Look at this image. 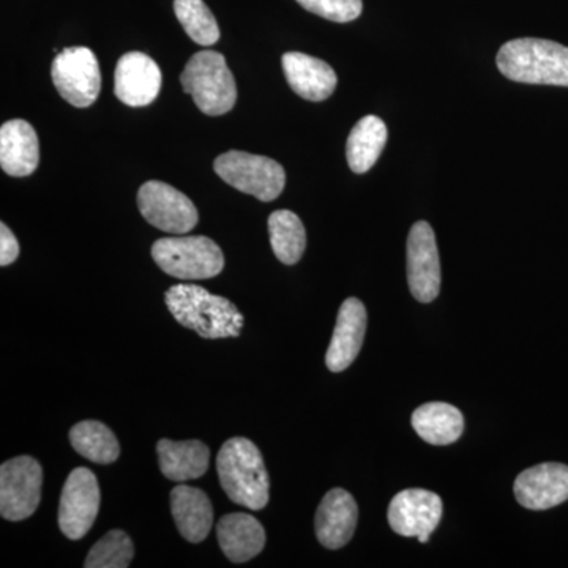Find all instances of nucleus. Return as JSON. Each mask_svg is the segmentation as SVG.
Returning a JSON list of instances; mask_svg holds the SVG:
<instances>
[{"label": "nucleus", "mask_w": 568, "mask_h": 568, "mask_svg": "<svg viewBox=\"0 0 568 568\" xmlns=\"http://www.w3.org/2000/svg\"><path fill=\"white\" fill-rule=\"evenodd\" d=\"M164 301L175 321L201 338H237L245 324L233 302L197 284H175L166 291Z\"/></svg>", "instance_id": "f257e3e1"}, {"label": "nucleus", "mask_w": 568, "mask_h": 568, "mask_svg": "<svg viewBox=\"0 0 568 568\" xmlns=\"http://www.w3.org/2000/svg\"><path fill=\"white\" fill-rule=\"evenodd\" d=\"M220 484L237 506L263 510L268 504V480L263 455L246 437H233L220 448L216 457Z\"/></svg>", "instance_id": "f03ea898"}, {"label": "nucleus", "mask_w": 568, "mask_h": 568, "mask_svg": "<svg viewBox=\"0 0 568 568\" xmlns=\"http://www.w3.org/2000/svg\"><path fill=\"white\" fill-rule=\"evenodd\" d=\"M496 63L497 69L508 80L568 88V48L556 41H507L497 52Z\"/></svg>", "instance_id": "7ed1b4c3"}, {"label": "nucleus", "mask_w": 568, "mask_h": 568, "mask_svg": "<svg viewBox=\"0 0 568 568\" xmlns=\"http://www.w3.org/2000/svg\"><path fill=\"white\" fill-rule=\"evenodd\" d=\"M183 91L207 115H223L237 102V85L226 59L216 51H200L186 62L181 74Z\"/></svg>", "instance_id": "20e7f679"}, {"label": "nucleus", "mask_w": 568, "mask_h": 568, "mask_svg": "<svg viewBox=\"0 0 568 568\" xmlns=\"http://www.w3.org/2000/svg\"><path fill=\"white\" fill-rule=\"evenodd\" d=\"M152 257L164 274L179 280H209L224 268L222 248L205 235L159 239Z\"/></svg>", "instance_id": "39448f33"}, {"label": "nucleus", "mask_w": 568, "mask_h": 568, "mask_svg": "<svg viewBox=\"0 0 568 568\" xmlns=\"http://www.w3.org/2000/svg\"><path fill=\"white\" fill-rule=\"evenodd\" d=\"M213 170L222 181L263 203H272L286 185L284 168L268 156L253 153L224 152L213 162Z\"/></svg>", "instance_id": "423d86ee"}, {"label": "nucleus", "mask_w": 568, "mask_h": 568, "mask_svg": "<svg viewBox=\"0 0 568 568\" xmlns=\"http://www.w3.org/2000/svg\"><path fill=\"white\" fill-rule=\"evenodd\" d=\"M59 95L74 108H89L102 91V71L93 51L85 47L65 48L55 55L51 69Z\"/></svg>", "instance_id": "0eeeda50"}, {"label": "nucleus", "mask_w": 568, "mask_h": 568, "mask_svg": "<svg viewBox=\"0 0 568 568\" xmlns=\"http://www.w3.org/2000/svg\"><path fill=\"white\" fill-rule=\"evenodd\" d=\"M136 203L145 222L163 233L186 234L200 222L193 201L170 183L145 182L138 192Z\"/></svg>", "instance_id": "6e6552de"}, {"label": "nucleus", "mask_w": 568, "mask_h": 568, "mask_svg": "<svg viewBox=\"0 0 568 568\" xmlns=\"http://www.w3.org/2000/svg\"><path fill=\"white\" fill-rule=\"evenodd\" d=\"M43 469L32 457L11 458L0 466V515L22 521L40 506Z\"/></svg>", "instance_id": "1a4fd4ad"}, {"label": "nucleus", "mask_w": 568, "mask_h": 568, "mask_svg": "<svg viewBox=\"0 0 568 568\" xmlns=\"http://www.w3.org/2000/svg\"><path fill=\"white\" fill-rule=\"evenodd\" d=\"M99 480L88 467H77L67 477L59 504V528L70 540H81L92 529L100 510Z\"/></svg>", "instance_id": "9d476101"}, {"label": "nucleus", "mask_w": 568, "mask_h": 568, "mask_svg": "<svg viewBox=\"0 0 568 568\" xmlns=\"http://www.w3.org/2000/svg\"><path fill=\"white\" fill-rule=\"evenodd\" d=\"M407 283L410 294L422 304L435 301L440 291V261L435 231L429 223L417 222L407 237Z\"/></svg>", "instance_id": "9b49d317"}, {"label": "nucleus", "mask_w": 568, "mask_h": 568, "mask_svg": "<svg viewBox=\"0 0 568 568\" xmlns=\"http://www.w3.org/2000/svg\"><path fill=\"white\" fill-rule=\"evenodd\" d=\"M387 518L398 536L417 537L426 544L443 518V500L428 489H405L392 499Z\"/></svg>", "instance_id": "f8f14e48"}, {"label": "nucleus", "mask_w": 568, "mask_h": 568, "mask_svg": "<svg viewBox=\"0 0 568 568\" xmlns=\"http://www.w3.org/2000/svg\"><path fill=\"white\" fill-rule=\"evenodd\" d=\"M162 89L159 63L140 51L126 52L119 59L114 74V93L126 106H148Z\"/></svg>", "instance_id": "ddd939ff"}, {"label": "nucleus", "mask_w": 568, "mask_h": 568, "mask_svg": "<svg viewBox=\"0 0 568 568\" xmlns=\"http://www.w3.org/2000/svg\"><path fill=\"white\" fill-rule=\"evenodd\" d=\"M515 496L529 510H548L568 500V466L544 463L523 470L515 480Z\"/></svg>", "instance_id": "4468645a"}, {"label": "nucleus", "mask_w": 568, "mask_h": 568, "mask_svg": "<svg viewBox=\"0 0 568 568\" xmlns=\"http://www.w3.org/2000/svg\"><path fill=\"white\" fill-rule=\"evenodd\" d=\"M366 323L365 305L358 298H346L339 306L334 335L325 354V364L332 373L345 372L353 365L364 345Z\"/></svg>", "instance_id": "2eb2a0df"}, {"label": "nucleus", "mask_w": 568, "mask_h": 568, "mask_svg": "<svg viewBox=\"0 0 568 568\" xmlns=\"http://www.w3.org/2000/svg\"><path fill=\"white\" fill-rule=\"evenodd\" d=\"M357 521L358 507L353 495L342 488L331 489L317 507V540L327 549L346 547L354 536Z\"/></svg>", "instance_id": "dca6fc26"}, {"label": "nucleus", "mask_w": 568, "mask_h": 568, "mask_svg": "<svg viewBox=\"0 0 568 568\" xmlns=\"http://www.w3.org/2000/svg\"><path fill=\"white\" fill-rule=\"evenodd\" d=\"M287 84L308 102H324L335 92L338 78L327 62L304 52L291 51L282 58Z\"/></svg>", "instance_id": "f3484780"}, {"label": "nucleus", "mask_w": 568, "mask_h": 568, "mask_svg": "<svg viewBox=\"0 0 568 568\" xmlns=\"http://www.w3.org/2000/svg\"><path fill=\"white\" fill-rule=\"evenodd\" d=\"M40 163V142L36 129L22 119L3 123L0 129V166L11 178H28Z\"/></svg>", "instance_id": "a211bd4d"}, {"label": "nucleus", "mask_w": 568, "mask_h": 568, "mask_svg": "<svg viewBox=\"0 0 568 568\" xmlns=\"http://www.w3.org/2000/svg\"><path fill=\"white\" fill-rule=\"evenodd\" d=\"M171 514L179 532L190 544H201L213 525V507L203 489L179 485L171 491Z\"/></svg>", "instance_id": "6ab92c4d"}, {"label": "nucleus", "mask_w": 568, "mask_h": 568, "mask_svg": "<svg viewBox=\"0 0 568 568\" xmlns=\"http://www.w3.org/2000/svg\"><path fill=\"white\" fill-rule=\"evenodd\" d=\"M216 537L224 556L235 564L256 558L265 545L263 525L248 514L224 515L216 525Z\"/></svg>", "instance_id": "aec40b11"}, {"label": "nucleus", "mask_w": 568, "mask_h": 568, "mask_svg": "<svg viewBox=\"0 0 568 568\" xmlns=\"http://www.w3.org/2000/svg\"><path fill=\"white\" fill-rule=\"evenodd\" d=\"M156 454L163 476L179 484L203 477L211 463V450L201 440L162 439L156 444Z\"/></svg>", "instance_id": "412c9836"}, {"label": "nucleus", "mask_w": 568, "mask_h": 568, "mask_svg": "<svg viewBox=\"0 0 568 568\" xmlns=\"http://www.w3.org/2000/svg\"><path fill=\"white\" fill-rule=\"evenodd\" d=\"M413 426L418 436L432 446H450L465 432V417L448 403H426L414 410Z\"/></svg>", "instance_id": "4be33fe9"}, {"label": "nucleus", "mask_w": 568, "mask_h": 568, "mask_svg": "<svg viewBox=\"0 0 568 568\" xmlns=\"http://www.w3.org/2000/svg\"><path fill=\"white\" fill-rule=\"evenodd\" d=\"M387 138V125L377 115H365L355 123L346 142V159L351 171L355 174L368 173L386 148Z\"/></svg>", "instance_id": "5701e85b"}, {"label": "nucleus", "mask_w": 568, "mask_h": 568, "mask_svg": "<svg viewBox=\"0 0 568 568\" xmlns=\"http://www.w3.org/2000/svg\"><path fill=\"white\" fill-rule=\"evenodd\" d=\"M74 450L97 465H112L121 455L118 437L102 422L84 420L70 429Z\"/></svg>", "instance_id": "b1692460"}, {"label": "nucleus", "mask_w": 568, "mask_h": 568, "mask_svg": "<svg viewBox=\"0 0 568 568\" xmlns=\"http://www.w3.org/2000/svg\"><path fill=\"white\" fill-rule=\"evenodd\" d=\"M268 235L275 256L283 264L294 265L304 256L306 233L302 220L291 211H275L268 216Z\"/></svg>", "instance_id": "393cba45"}, {"label": "nucleus", "mask_w": 568, "mask_h": 568, "mask_svg": "<svg viewBox=\"0 0 568 568\" xmlns=\"http://www.w3.org/2000/svg\"><path fill=\"white\" fill-rule=\"evenodd\" d=\"M174 13L194 43L212 47L220 40L219 22L204 0H174Z\"/></svg>", "instance_id": "a878e982"}, {"label": "nucleus", "mask_w": 568, "mask_h": 568, "mask_svg": "<svg viewBox=\"0 0 568 568\" xmlns=\"http://www.w3.org/2000/svg\"><path fill=\"white\" fill-rule=\"evenodd\" d=\"M134 558L132 538L123 530H110L100 538L85 558V568H126Z\"/></svg>", "instance_id": "bb28decb"}, {"label": "nucleus", "mask_w": 568, "mask_h": 568, "mask_svg": "<svg viewBox=\"0 0 568 568\" xmlns=\"http://www.w3.org/2000/svg\"><path fill=\"white\" fill-rule=\"evenodd\" d=\"M310 13L334 22L357 20L364 10L362 0H297Z\"/></svg>", "instance_id": "cd10ccee"}, {"label": "nucleus", "mask_w": 568, "mask_h": 568, "mask_svg": "<svg viewBox=\"0 0 568 568\" xmlns=\"http://www.w3.org/2000/svg\"><path fill=\"white\" fill-rule=\"evenodd\" d=\"M18 256H20V244L17 237L6 223L0 224V265L7 267L13 264Z\"/></svg>", "instance_id": "c85d7f7f"}]
</instances>
